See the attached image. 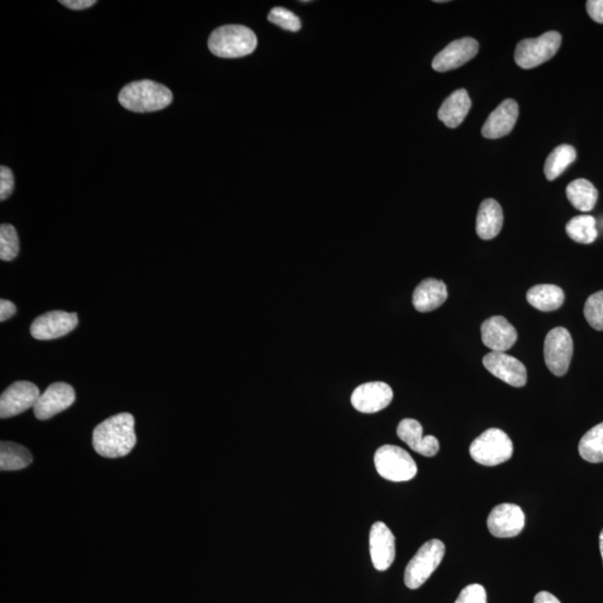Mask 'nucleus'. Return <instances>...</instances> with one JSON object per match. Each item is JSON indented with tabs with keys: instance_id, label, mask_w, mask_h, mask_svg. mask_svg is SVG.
<instances>
[{
	"instance_id": "nucleus-34",
	"label": "nucleus",
	"mask_w": 603,
	"mask_h": 603,
	"mask_svg": "<svg viewBox=\"0 0 603 603\" xmlns=\"http://www.w3.org/2000/svg\"><path fill=\"white\" fill-rule=\"evenodd\" d=\"M587 11L593 21L603 24V0H589Z\"/></svg>"
},
{
	"instance_id": "nucleus-6",
	"label": "nucleus",
	"mask_w": 603,
	"mask_h": 603,
	"mask_svg": "<svg viewBox=\"0 0 603 603\" xmlns=\"http://www.w3.org/2000/svg\"><path fill=\"white\" fill-rule=\"evenodd\" d=\"M445 552V544L440 540H430L422 545L406 568V587L415 590L424 585L443 561Z\"/></svg>"
},
{
	"instance_id": "nucleus-3",
	"label": "nucleus",
	"mask_w": 603,
	"mask_h": 603,
	"mask_svg": "<svg viewBox=\"0 0 603 603\" xmlns=\"http://www.w3.org/2000/svg\"><path fill=\"white\" fill-rule=\"evenodd\" d=\"M208 47L221 59H239L253 53L258 47V37L249 27L225 25L212 33Z\"/></svg>"
},
{
	"instance_id": "nucleus-7",
	"label": "nucleus",
	"mask_w": 603,
	"mask_h": 603,
	"mask_svg": "<svg viewBox=\"0 0 603 603\" xmlns=\"http://www.w3.org/2000/svg\"><path fill=\"white\" fill-rule=\"evenodd\" d=\"M561 42L562 36L558 32L523 40L516 46L515 63L524 70L538 68L558 53Z\"/></svg>"
},
{
	"instance_id": "nucleus-21",
	"label": "nucleus",
	"mask_w": 603,
	"mask_h": 603,
	"mask_svg": "<svg viewBox=\"0 0 603 603\" xmlns=\"http://www.w3.org/2000/svg\"><path fill=\"white\" fill-rule=\"evenodd\" d=\"M504 221L500 203L495 199H485L479 206L476 232L479 239L490 240L500 234Z\"/></svg>"
},
{
	"instance_id": "nucleus-8",
	"label": "nucleus",
	"mask_w": 603,
	"mask_h": 603,
	"mask_svg": "<svg viewBox=\"0 0 603 603\" xmlns=\"http://www.w3.org/2000/svg\"><path fill=\"white\" fill-rule=\"evenodd\" d=\"M573 354V340L566 327L551 330L544 341V360L548 369L557 377L568 372Z\"/></svg>"
},
{
	"instance_id": "nucleus-23",
	"label": "nucleus",
	"mask_w": 603,
	"mask_h": 603,
	"mask_svg": "<svg viewBox=\"0 0 603 603\" xmlns=\"http://www.w3.org/2000/svg\"><path fill=\"white\" fill-rule=\"evenodd\" d=\"M526 300L536 310L552 312L562 306L564 292L561 287L553 284H539L529 289Z\"/></svg>"
},
{
	"instance_id": "nucleus-32",
	"label": "nucleus",
	"mask_w": 603,
	"mask_h": 603,
	"mask_svg": "<svg viewBox=\"0 0 603 603\" xmlns=\"http://www.w3.org/2000/svg\"><path fill=\"white\" fill-rule=\"evenodd\" d=\"M455 603H487L485 588L481 585H469L463 589Z\"/></svg>"
},
{
	"instance_id": "nucleus-36",
	"label": "nucleus",
	"mask_w": 603,
	"mask_h": 603,
	"mask_svg": "<svg viewBox=\"0 0 603 603\" xmlns=\"http://www.w3.org/2000/svg\"><path fill=\"white\" fill-rule=\"evenodd\" d=\"M15 304L8 300L0 301V321L5 322L15 315Z\"/></svg>"
},
{
	"instance_id": "nucleus-16",
	"label": "nucleus",
	"mask_w": 603,
	"mask_h": 603,
	"mask_svg": "<svg viewBox=\"0 0 603 603\" xmlns=\"http://www.w3.org/2000/svg\"><path fill=\"white\" fill-rule=\"evenodd\" d=\"M479 45L471 37L460 38L450 42L440 53L435 56L433 69L437 72H448L466 64L478 53Z\"/></svg>"
},
{
	"instance_id": "nucleus-25",
	"label": "nucleus",
	"mask_w": 603,
	"mask_h": 603,
	"mask_svg": "<svg viewBox=\"0 0 603 603\" xmlns=\"http://www.w3.org/2000/svg\"><path fill=\"white\" fill-rule=\"evenodd\" d=\"M33 457L24 446L3 441L0 445V469L3 472L21 471L30 466Z\"/></svg>"
},
{
	"instance_id": "nucleus-1",
	"label": "nucleus",
	"mask_w": 603,
	"mask_h": 603,
	"mask_svg": "<svg viewBox=\"0 0 603 603\" xmlns=\"http://www.w3.org/2000/svg\"><path fill=\"white\" fill-rule=\"evenodd\" d=\"M136 444L135 418L127 412L108 418L93 431V448L102 457H125Z\"/></svg>"
},
{
	"instance_id": "nucleus-29",
	"label": "nucleus",
	"mask_w": 603,
	"mask_h": 603,
	"mask_svg": "<svg viewBox=\"0 0 603 603\" xmlns=\"http://www.w3.org/2000/svg\"><path fill=\"white\" fill-rule=\"evenodd\" d=\"M19 253V240L15 227L9 224L0 226V259L11 262Z\"/></svg>"
},
{
	"instance_id": "nucleus-14",
	"label": "nucleus",
	"mask_w": 603,
	"mask_h": 603,
	"mask_svg": "<svg viewBox=\"0 0 603 603\" xmlns=\"http://www.w3.org/2000/svg\"><path fill=\"white\" fill-rule=\"evenodd\" d=\"M75 401V391L72 386L64 382L51 384L45 392L38 398L34 410L37 419H51L60 412L68 410Z\"/></svg>"
},
{
	"instance_id": "nucleus-22",
	"label": "nucleus",
	"mask_w": 603,
	"mask_h": 603,
	"mask_svg": "<svg viewBox=\"0 0 603 603\" xmlns=\"http://www.w3.org/2000/svg\"><path fill=\"white\" fill-rule=\"evenodd\" d=\"M471 108L472 101L468 92L465 89H459L441 104L438 111L439 120L450 129H455L462 125Z\"/></svg>"
},
{
	"instance_id": "nucleus-31",
	"label": "nucleus",
	"mask_w": 603,
	"mask_h": 603,
	"mask_svg": "<svg viewBox=\"0 0 603 603\" xmlns=\"http://www.w3.org/2000/svg\"><path fill=\"white\" fill-rule=\"evenodd\" d=\"M268 18L270 23L288 32L297 33L302 28L301 19L284 7H274L269 12Z\"/></svg>"
},
{
	"instance_id": "nucleus-20",
	"label": "nucleus",
	"mask_w": 603,
	"mask_h": 603,
	"mask_svg": "<svg viewBox=\"0 0 603 603\" xmlns=\"http://www.w3.org/2000/svg\"><path fill=\"white\" fill-rule=\"evenodd\" d=\"M448 297V287L443 281L427 278L416 287L414 296H412V304L418 312L427 313L443 306Z\"/></svg>"
},
{
	"instance_id": "nucleus-4",
	"label": "nucleus",
	"mask_w": 603,
	"mask_h": 603,
	"mask_svg": "<svg viewBox=\"0 0 603 603\" xmlns=\"http://www.w3.org/2000/svg\"><path fill=\"white\" fill-rule=\"evenodd\" d=\"M513 450L510 437L501 429H491L473 441L469 453L475 462L484 466H496L511 459Z\"/></svg>"
},
{
	"instance_id": "nucleus-30",
	"label": "nucleus",
	"mask_w": 603,
	"mask_h": 603,
	"mask_svg": "<svg viewBox=\"0 0 603 603\" xmlns=\"http://www.w3.org/2000/svg\"><path fill=\"white\" fill-rule=\"evenodd\" d=\"M585 316L593 329L603 331V291L592 294L585 306Z\"/></svg>"
},
{
	"instance_id": "nucleus-9",
	"label": "nucleus",
	"mask_w": 603,
	"mask_h": 603,
	"mask_svg": "<svg viewBox=\"0 0 603 603\" xmlns=\"http://www.w3.org/2000/svg\"><path fill=\"white\" fill-rule=\"evenodd\" d=\"M76 313L52 311L38 316L31 325V334L36 340L47 341L61 338L78 326Z\"/></svg>"
},
{
	"instance_id": "nucleus-15",
	"label": "nucleus",
	"mask_w": 603,
	"mask_h": 603,
	"mask_svg": "<svg viewBox=\"0 0 603 603\" xmlns=\"http://www.w3.org/2000/svg\"><path fill=\"white\" fill-rule=\"evenodd\" d=\"M370 555L378 571H386L396 558V539L383 522H376L370 530Z\"/></svg>"
},
{
	"instance_id": "nucleus-11",
	"label": "nucleus",
	"mask_w": 603,
	"mask_h": 603,
	"mask_svg": "<svg viewBox=\"0 0 603 603\" xmlns=\"http://www.w3.org/2000/svg\"><path fill=\"white\" fill-rule=\"evenodd\" d=\"M41 397L40 389L30 382H17L8 387L0 398V417L11 418L34 408L38 398Z\"/></svg>"
},
{
	"instance_id": "nucleus-37",
	"label": "nucleus",
	"mask_w": 603,
	"mask_h": 603,
	"mask_svg": "<svg viewBox=\"0 0 603 603\" xmlns=\"http://www.w3.org/2000/svg\"><path fill=\"white\" fill-rule=\"evenodd\" d=\"M534 603H561L558 598L548 591H541L534 598Z\"/></svg>"
},
{
	"instance_id": "nucleus-10",
	"label": "nucleus",
	"mask_w": 603,
	"mask_h": 603,
	"mask_svg": "<svg viewBox=\"0 0 603 603\" xmlns=\"http://www.w3.org/2000/svg\"><path fill=\"white\" fill-rule=\"evenodd\" d=\"M525 514L515 504H500L492 510L487 519V528L495 538H514L523 531Z\"/></svg>"
},
{
	"instance_id": "nucleus-13",
	"label": "nucleus",
	"mask_w": 603,
	"mask_h": 603,
	"mask_svg": "<svg viewBox=\"0 0 603 603\" xmlns=\"http://www.w3.org/2000/svg\"><path fill=\"white\" fill-rule=\"evenodd\" d=\"M483 364L493 376L512 387H524L528 382V372H526L525 365L506 353L491 351L484 357Z\"/></svg>"
},
{
	"instance_id": "nucleus-26",
	"label": "nucleus",
	"mask_w": 603,
	"mask_h": 603,
	"mask_svg": "<svg viewBox=\"0 0 603 603\" xmlns=\"http://www.w3.org/2000/svg\"><path fill=\"white\" fill-rule=\"evenodd\" d=\"M577 152L573 146L562 145L557 146L548 156L544 165V174L550 182L557 179L574 163Z\"/></svg>"
},
{
	"instance_id": "nucleus-18",
	"label": "nucleus",
	"mask_w": 603,
	"mask_h": 603,
	"mask_svg": "<svg viewBox=\"0 0 603 603\" xmlns=\"http://www.w3.org/2000/svg\"><path fill=\"white\" fill-rule=\"evenodd\" d=\"M519 118V106L514 99L503 101L490 117L487 118L482 127V135L486 139H500L510 135Z\"/></svg>"
},
{
	"instance_id": "nucleus-5",
	"label": "nucleus",
	"mask_w": 603,
	"mask_h": 603,
	"mask_svg": "<svg viewBox=\"0 0 603 603\" xmlns=\"http://www.w3.org/2000/svg\"><path fill=\"white\" fill-rule=\"evenodd\" d=\"M374 465L380 476L391 482H408L418 472L414 458L395 445H384L374 455Z\"/></svg>"
},
{
	"instance_id": "nucleus-19",
	"label": "nucleus",
	"mask_w": 603,
	"mask_h": 603,
	"mask_svg": "<svg viewBox=\"0 0 603 603\" xmlns=\"http://www.w3.org/2000/svg\"><path fill=\"white\" fill-rule=\"evenodd\" d=\"M397 435L414 452L434 457L439 452V441L435 436H422V426L415 419H403L398 425Z\"/></svg>"
},
{
	"instance_id": "nucleus-33",
	"label": "nucleus",
	"mask_w": 603,
	"mask_h": 603,
	"mask_svg": "<svg viewBox=\"0 0 603 603\" xmlns=\"http://www.w3.org/2000/svg\"><path fill=\"white\" fill-rule=\"evenodd\" d=\"M14 183H15V180H14L13 171L2 165L0 167V201H6L11 196L14 186H15Z\"/></svg>"
},
{
	"instance_id": "nucleus-2",
	"label": "nucleus",
	"mask_w": 603,
	"mask_h": 603,
	"mask_svg": "<svg viewBox=\"0 0 603 603\" xmlns=\"http://www.w3.org/2000/svg\"><path fill=\"white\" fill-rule=\"evenodd\" d=\"M174 95L165 85L142 80L126 85L118 94V102L127 110L146 113L164 110L173 102Z\"/></svg>"
},
{
	"instance_id": "nucleus-24",
	"label": "nucleus",
	"mask_w": 603,
	"mask_h": 603,
	"mask_svg": "<svg viewBox=\"0 0 603 603\" xmlns=\"http://www.w3.org/2000/svg\"><path fill=\"white\" fill-rule=\"evenodd\" d=\"M567 196L571 205L578 211L587 212L595 208L598 202V190L587 179H577L567 187Z\"/></svg>"
},
{
	"instance_id": "nucleus-27",
	"label": "nucleus",
	"mask_w": 603,
	"mask_h": 603,
	"mask_svg": "<svg viewBox=\"0 0 603 603\" xmlns=\"http://www.w3.org/2000/svg\"><path fill=\"white\" fill-rule=\"evenodd\" d=\"M567 234L579 244H592L597 240L598 230L595 217L589 215L577 216L570 221L566 227Z\"/></svg>"
},
{
	"instance_id": "nucleus-12",
	"label": "nucleus",
	"mask_w": 603,
	"mask_h": 603,
	"mask_svg": "<svg viewBox=\"0 0 603 603\" xmlns=\"http://www.w3.org/2000/svg\"><path fill=\"white\" fill-rule=\"evenodd\" d=\"M393 399V391L389 384L376 382L361 384L354 389L351 403L363 414H376L386 410Z\"/></svg>"
},
{
	"instance_id": "nucleus-28",
	"label": "nucleus",
	"mask_w": 603,
	"mask_h": 603,
	"mask_svg": "<svg viewBox=\"0 0 603 603\" xmlns=\"http://www.w3.org/2000/svg\"><path fill=\"white\" fill-rule=\"evenodd\" d=\"M579 453L589 463H603V422L582 437Z\"/></svg>"
},
{
	"instance_id": "nucleus-38",
	"label": "nucleus",
	"mask_w": 603,
	"mask_h": 603,
	"mask_svg": "<svg viewBox=\"0 0 603 603\" xmlns=\"http://www.w3.org/2000/svg\"><path fill=\"white\" fill-rule=\"evenodd\" d=\"M599 542H600L601 557H602V560H603V529H602L601 533H600Z\"/></svg>"
},
{
	"instance_id": "nucleus-35",
	"label": "nucleus",
	"mask_w": 603,
	"mask_h": 603,
	"mask_svg": "<svg viewBox=\"0 0 603 603\" xmlns=\"http://www.w3.org/2000/svg\"><path fill=\"white\" fill-rule=\"evenodd\" d=\"M60 4L74 11H82V9L92 7L97 2L95 0H61Z\"/></svg>"
},
{
	"instance_id": "nucleus-17",
	"label": "nucleus",
	"mask_w": 603,
	"mask_h": 603,
	"mask_svg": "<svg viewBox=\"0 0 603 603\" xmlns=\"http://www.w3.org/2000/svg\"><path fill=\"white\" fill-rule=\"evenodd\" d=\"M484 345L493 353H506L517 341L515 327L503 316H492L481 326Z\"/></svg>"
}]
</instances>
